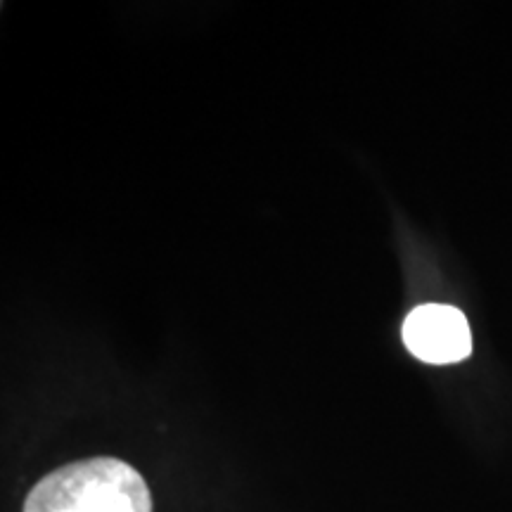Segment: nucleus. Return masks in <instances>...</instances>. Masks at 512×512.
I'll return each mask as SVG.
<instances>
[{
  "label": "nucleus",
  "instance_id": "1",
  "mask_svg": "<svg viewBox=\"0 0 512 512\" xmlns=\"http://www.w3.org/2000/svg\"><path fill=\"white\" fill-rule=\"evenodd\" d=\"M24 512H152V494L124 460L88 458L43 477L29 491Z\"/></svg>",
  "mask_w": 512,
  "mask_h": 512
},
{
  "label": "nucleus",
  "instance_id": "2",
  "mask_svg": "<svg viewBox=\"0 0 512 512\" xmlns=\"http://www.w3.org/2000/svg\"><path fill=\"white\" fill-rule=\"evenodd\" d=\"M403 342L415 358L434 366L458 363L472 351L467 318L444 304H425L408 313L403 323Z\"/></svg>",
  "mask_w": 512,
  "mask_h": 512
}]
</instances>
